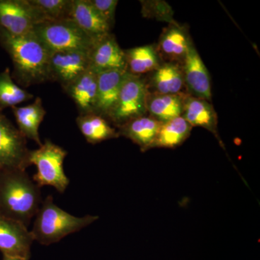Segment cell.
Instances as JSON below:
<instances>
[{"mask_svg": "<svg viewBox=\"0 0 260 260\" xmlns=\"http://www.w3.org/2000/svg\"><path fill=\"white\" fill-rule=\"evenodd\" d=\"M0 44L13 61V76L23 88L49 81V51L34 31L13 35L0 27Z\"/></svg>", "mask_w": 260, "mask_h": 260, "instance_id": "1", "label": "cell"}, {"mask_svg": "<svg viewBox=\"0 0 260 260\" xmlns=\"http://www.w3.org/2000/svg\"><path fill=\"white\" fill-rule=\"evenodd\" d=\"M40 187L25 171L0 169V214L28 227L42 204Z\"/></svg>", "mask_w": 260, "mask_h": 260, "instance_id": "2", "label": "cell"}, {"mask_svg": "<svg viewBox=\"0 0 260 260\" xmlns=\"http://www.w3.org/2000/svg\"><path fill=\"white\" fill-rule=\"evenodd\" d=\"M98 219L99 217L95 215L74 216L58 207L52 196L49 195L43 200L30 232L34 241L43 245H50L88 226Z\"/></svg>", "mask_w": 260, "mask_h": 260, "instance_id": "3", "label": "cell"}, {"mask_svg": "<svg viewBox=\"0 0 260 260\" xmlns=\"http://www.w3.org/2000/svg\"><path fill=\"white\" fill-rule=\"evenodd\" d=\"M32 31L50 54L71 51L89 53L94 45L93 41L72 19L43 22Z\"/></svg>", "mask_w": 260, "mask_h": 260, "instance_id": "4", "label": "cell"}, {"mask_svg": "<svg viewBox=\"0 0 260 260\" xmlns=\"http://www.w3.org/2000/svg\"><path fill=\"white\" fill-rule=\"evenodd\" d=\"M67 155L64 148L49 140H46L37 150H30L29 166L35 165L37 169L32 177L34 182L40 188L51 186L59 192H64L70 184L63 168Z\"/></svg>", "mask_w": 260, "mask_h": 260, "instance_id": "5", "label": "cell"}, {"mask_svg": "<svg viewBox=\"0 0 260 260\" xmlns=\"http://www.w3.org/2000/svg\"><path fill=\"white\" fill-rule=\"evenodd\" d=\"M148 95L145 80L126 73L117 102L107 120L118 128L135 118L146 115Z\"/></svg>", "mask_w": 260, "mask_h": 260, "instance_id": "6", "label": "cell"}, {"mask_svg": "<svg viewBox=\"0 0 260 260\" xmlns=\"http://www.w3.org/2000/svg\"><path fill=\"white\" fill-rule=\"evenodd\" d=\"M43 22L45 18L29 0H0V27L10 34H28Z\"/></svg>", "mask_w": 260, "mask_h": 260, "instance_id": "7", "label": "cell"}, {"mask_svg": "<svg viewBox=\"0 0 260 260\" xmlns=\"http://www.w3.org/2000/svg\"><path fill=\"white\" fill-rule=\"evenodd\" d=\"M29 153L26 138L0 114V169L25 171L29 167Z\"/></svg>", "mask_w": 260, "mask_h": 260, "instance_id": "8", "label": "cell"}, {"mask_svg": "<svg viewBox=\"0 0 260 260\" xmlns=\"http://www.w3.org/2000/svg\"><path fill=\"white\" fill-rule=\"evenodd\" d=\"M88 53L61 51L50 54L49 61V81H55L65 89L89 69Z\"/></svg>", "mask_w": 260, "mask_h": 260, "instance_id": "9", "label": "cell"}, {"mask_svg": "<svg viewBox=\"0 0 260 260\" xmlns=\"http://www.w3.org/2000/svg\"><path fill=\"white\" fill-rule=\"evenodd\" d=\"M32 242L28 227L0 214V251L3 256L29 259Z\"/></svg>", "mask_w": 260, "mask_h": 260, "instance_id": "10", "label": "cell"}, {"mask_svg": "<svg viewBox=\"0 0 260 260\" xmlns=\"http://www.w3.org/2000/svg\"><path fill=\"white\" fill-rule=\"evenodd\" d=\"M181 68L188 94L210 102L212 91L209 73L192 40L189 43L187 53L181 63Z\"/></svg>", "mask_w": 260, "mask_h": 260, "instance_id": "11", "label": "cell"}, {"mask_svg": "<svg viewBox=\"0 0 260 260\" xmlns=\"http://www.w3.org/2000/svg\"><path fill=\"white\" fill-rule=\"evenodd\" d=\"M88 56L89 68L97 74L110 70L126 71L124 50L112 32L94 43Z\"/></svg>", "mask_w": 260, "mask_h": 260, "instance_id": "12", "label": "cell"}, {"mask_svg": "<svg viewBox=\"0 0 260 260\" xmlns=\"http://www.w3.org/2000/svg\"><path fill=\"white\" fill-rule=\"evenodd\" d=\"M191 40L185 29L179 24H170L164 28L155 45L162 62L181 64Z\"/></svg>", "mask_w": 260, "mask_h": 260, "instance_id": "13", "label": "cell"}, {"mask_svg": "<svg viewBox=\"0 0 260 260\" xmlns=\"http://www.w3.org/2000/svg\"><path fill=\"white\" fill-rule=\"evenodd\" d=\"M126 73L127 71L110 70L98 74L95 114L108 119L117 102Z\"/></svg>", "mask_w": 260, "mask_h": 260, "instance_id": "14", "label": "cell"}, {"mask_svg": "<svg viewBox=\"0 0 260 260\" xmlns=\"http://www.w3.org/2000/svg\"><path fill=\"white\" fill-rule=\"evenodd\" d=\"M181 116L192 127L200 126L213 133L219 143L223 147L218 133V115L210 102L184 94Z\"/></svg>", "mask_w": 260, "mask_h": 260, "instance_id": "15", "label": "cell"}, {"mask_svg": "<svg viewBox=\"0 0 260 260\" xmlns=\"http://www.w3.org/2000/svg\"><path fill=\"white\" fill-rule=\"evenodd\" d=\"M146 81V80H145ZM149 93L160 95H181L185 88L181 64L177 63L161 62L156 70L152 72L146 82Z\"/></svg>", "mask_w": 260, "mask_h": 260, "instance_id": "16", "label": "cell"}, {"mask_svg": "<svg viewBox=\"0 0 260 260\" xmlns=\"http://www.w3.org/2000/svg\"><path fill=\"white\" fill-rule=\"evenodd\" d=\"M71 19L94 43L112 31L89 0H73Z\"/></svg>", "mask_w": 260, "mask_h": 260, "instance_id": "17", "label": "cell"}, {"mask_svg": "<svg viewBox=\"0 0 260 260\" xmlns=\"http://www.w3.org/2000/svg\"><path fill=\"white\" fill-rule=\"evenodd\" d=\"M162 123L144 115L132 119L117 128L119 136L125 137L140 147L142 151L153 148Z\"/></svg>", "mask_w": 260, "mask_h": 260, "instance_id": "18", "label": "cell"}, {"mask_svg": "<svg viewBox=\"0 0 260 260\" xmlns=\"http://www.w3.org/2000/svg\"><path fill=\"white\" fill-rule=\"evenodd\" d=\"M98 74L90 68L64 89L75 102L80 114L94 113L96 102Z\"/></svg>", "mask_w": 260, "mask_h": 260, "instance_id": "19", "label": "cell"}, {"mask_svg": "<svg viewBox=\"0 0 260 260\" xmlns=\"http://www.w3.org/2000/svg\"><path fill=\"white\" fill-rule=\"evenodd\" d=\"M18 129L25 138L34 140L39 147L42 145L39 136V126L47 112L41 98L37 97L34 103L25 107L12 108Z\"/></svg>", "mask_w": 260, "mask_h": 260, "instance_id": "20", "label": "cell"}, {"mask_svg": "<svg viewBox=\"0 0 260 260\" xmlns=\"http://www.w3.org/2000/svg\"><path fill=\"white\" fill-rule=\"evenodd\" d=\"M76 122L80 133L90 144H96L119 137L117 129L113 127L105 118L95 113L80 114L77 117Z\"/></svg>", "mask_w": 260, "mask_h": 260, "instance_id": "21", "label": "cell"}, {"mask_svg": "<svg viewBox=\"0 0 260 260\" xmlns=\"http://www.w3.org/2000/svg\"><path fill=\"white\" fill-rule=\"evenodd\" d=\"M124 54L126 71L135 76H141L142 75L152 73L162 62L155 44L126 49Z\"/></svg>", "mask_w": 260, "mask_h": 260, "instance_id": "22", "label": "cell"}, {"mask_svg": "<svg viewBox=\"0 0 260 260\" xmlns=\"http://www.w3.org/2000/svg\"><path fill=\"white\" fill-rule=\"evenodd\" d=\"M184 94L160 95L148 93L147 113H149V116L161 123L181 116L183 112V95Z\"/></svg>", "mask_w": 260, "mask_h": 260, "instance_id": "23", "label": "cell"}, {"mask_svg": "<svg viewBox=\"0 0 260 260\" xmlns=\"http://www.w3.org/2000/svg\"><path fill=\"white\" fill-rule=\"evenodd\" d=\"M192 126L182 117L178 116L162 123L153 148H175L190 135Z\"/></svg>", "mask_w": 260, "mask_h": 260, "instance_id": "24", "label": "cell"}, {"mask_svg": "<svg viewBox=\"0 0 260 260\" xmlns=\"http://www.w3.org/2000/svg\"><path fill=\"white\" fill-rule=\"evenodd\" d=\"M32 98V94L14 83L9 68L0 73V108L17 107Z\"/></svg>", "mask_w": 260, "mask_h": 260, "instance_id": "25", "label": "cell"}, {"mask_svg": "<svg viewBox=\"0 0 260 260\" xmlns=\"http://www.w3.org/2000/svg\"><path fill=\"white\" fill-rule=\"evenodd\" d=\"M45 18L46 21L71 19L73 0H29Z\"/></svg>", "mask_w": 260, "mask_h": 260, "instance_id": "26", "label": "cell"}, {"mask_svg": "<svg viewBox=\"0 0 260 260\" xmlns=\"http://www.w3.org/2000/svg\"><path fill=\"white\" fill-rule=\"evenodd\" d=\"M142 13L145 18H155L160 21L178 24L173 18V10L170 5L164 1H142Z\"/></svg>", "mask_w": 260, "mask_h": 260, "instance_id": "27", "label": "cell"}, {"mask_svg": "<svg viewBox=\"0 0 260 260\" xmlns=\"http://www.w3.org/2000/svg\"><path fill=\"white\" fill-rule=\"evenodd\" d=\"M99 15L112 29L115 22V12L119 2L117 0H89Z\"/></svg>", "mask_w": 260, "mask_h": 260, "instance_id": "28", "label": "cell"}, {"mask_svg": "<svg viewBox=\"0 0 260 260\" xmlns=\"http://www.w3.org/2000/svg\"><path fill=\"white\" fill-rule=\"evenodd\" d=\"M3 260H29V259H22V258L9 257V256H3Z\"/></svg>", "mask_w": 260, "mask_h": 260, "instance_id": "29", "label": "cell"}]
</instances>
